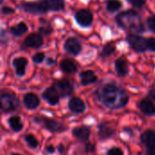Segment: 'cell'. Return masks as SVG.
Returning <instances> with one entry per match:
<instances>
[{"mask_svg": "<svg viewBox=\"0 0 155 155\" xmlns=\"http://www.w3.org/2000/svg\"><path fill=\"white\" fill-rule=\"evenodd\" d=\"M99 96L104 105L113 110L124 107L129 101V96L126 92L120 86L114 84L104 85L100 90Z\"/></svg>", "mask_w": 155, "mask_h": 155, "instance_id": "cell-1", "label": "cell"}, {"mask_svg": "<svg viewBox=\"0 0 155 155\" xmlns=\"http://www.w3.org/2000/svg\"><path fill=\"white\" fill-rule=\"evenodd\" d=\"M117 24L127 30H133L136 33H143L144 26L140 15L133 10H127L120 13L115 18Z\"/></svg>", "mask_w": 155, "mask_h": 155, "instance_id": "cell-2", "label": "cell"}, {"mask_svg": "<svg viewBox=\"0 0 155 155\" xmlns=\"http://www.w3.org/2000/svg\"><path fill=\"white\" fill-rule=\"evenodd\" d=\"M1 110L4 113L15 111L18 105L19 101L16 96L12 93H3L1 94Z\"/></svg>", "mask_w": 155, "mask_h": 155, "instance_id": "cell-3", "label": "cell"}, {"mask_svg": "<svg viewBox=\"0 0 155 155\" xmlns=\"http://www.w3.org/2000/svg\"><path fill=\"white\" fill-rule=\"evenodd\" d=\"M22 8L28 13L31 14H44L48 10L46 4L44 0H40L38 2H27L22 4Z\"/></svg>", "mask_w": 155, "mask_h": 155, "instance_id": "cell-4", "label": "cell"}, {"mask_svg": "<svg viewBox=\"0 0 155 155\" xmlns=\"http://www.w3.org/2000/svg\"><path fill=\"white\" fill-rule=\"evenodd\" d=\"M128 43L130 44L131 47L136 52H144L147 47V40L142 36L136 35H130L127 38Z\"/></svg>", "mask_w": 155, "mask_h": 155, "instance_id": "cell-5", "label": "cell"}, {"mask_svg": "<svg viewBox=\"0 0 155 155\" xmlns=\"http://www.w3.org/2000/svg\"><path fill=\"white\" fill-rule=\"evenodd\" d=\"M42 97L50 105H56L60 100V94L54 86H51V87L46 88L44 91V93L42 94Z\"/></svg>", "mask_w": 155, "mask_h": 155, "instance_id": "cell-6", "label": "cell"}, {"mask_svg": "<svg viewBox=\"0 0 155 155\" xmlns=\"http://www.w3.org/2000/svg\"><path fill=\"white\" fill-rule=\"evenodd\" d=\"M54 87L57 89L59 94L63 97L69 96L74 92V87L67 79H62V80L55 82Z\"/></svg>", "mask_w": 155, "mask_h": 155, "instance_id": "cell-7", "label": "cell"}, {"mask_svg": "<svg viewBox=\"0 0 155 155\" xmlns=\"http://www.w3.org/2000/svg\"><path fill=\"white\" fill-rule=\"evenodd\" d=\"M42 122L44 123L45 127L50 131L51 133L56 134V133H62L66 130V126H64L62 123L55 121L54 119L51 118H43Z\"/></svg>", "mask_w": 155, "mask_h": 155, "instance_id": "cell-8", "label": "cell"}, {"mask_svg": "<svg viewBox=\"0 0 155 155\" xmlns=\"http://www.w3.org/2000/svg\"><path fill=\"white\" fill-rule=\"evenodd\" d=\"M77 23L82 26H89L93 22V15L89 10L82 9L75 14Z\"/></svg>", "mask_w": 155, "mask_h": 155, "instance_id": "cell-9", "label": "cell"}, {"mask_svg": "<svg viewBox=\"0 0 155 155\" xmlns=\"http://www.w3.org/2000/svg\"><path fill=\"white\" fill-rule=\"evenodd\" d=\"M64 49L68 53H70V54H72L74 55H77L82 50V45H81L80 42L76 38L71 37V38H68L65 41Z\"/></svg>", "mask_w": 155, "mask_h": 155, "instance_id": "cell-10", "label": "cell"}, {"mask_svg": "<svg viewBox=\"0 0 155 155\" xmlns=\"http://www.w3.org/2000/svg\"><path fill=\"white\" fill-rule=\"evenodd\" d=\"M72 134L77 140H79L81 142H86V141H88V139L90 137L91 131L88 126L83 125V126L75 127L74 129H73Z\"/></svg>", "mask_w": 155, "mask_h": 155, "instance_id": "cell-11", "label": "cell"}, {"mask_svg": "<svg viewBox=\"0 0 155 155\" xmlns=\"http://www.w3.org/2000/svg\"><path fill=\"white\" fill-rule=\"evenodd\" d=\"M142 143L146 146L147 150L155 149V132L153 130H146L141 135Z\"/></svg>", "mask_w": 155, "mask_h": 155, "instance_id": "cell-12", "label": "cell"}, {"mask_svg": "<svg viewBox=\"0 0 155 155\" xmlns=\"http://www.w3.org/2000/svg\"><path fill=\"white\" fill-rule=\"evenodd\" d=\"M25 45L27 47L31 48H38L43 45L44 40L41 35L39 34H31L29 35L24 41Z\"/></svg>", "mask_w": 155, "mask_h": 155, "instance_id": "cell-13", "label": "cell"}, {"mask_svg": "<svg viewBox=\"0 0 155 155\" xmlns=\"http://www.w3.org/2000/svg\"><path fill=\"white\" fill-rule=\"evenodd\" d=\"M68 107L72 113L74 114H82L85 111V104L84 102L78 97H73L68 104Z\"/></svg>", "mask_w": 155, "mask_h": 155, "instance_id": "cell-14", "label": "cell"}, {"mask_svg": "<svg viewBox=\"0 0 155 155\" xmlns=\"http://www.w3.org/2000/svg\"><path fill=\"white\" fill-rule=\"evenodd\" d=\"M23 102H24V104L25 106L29 109V110H34V109H36L39 104H40V100L38 98V96L33 93H28L26 94L25 96H24V99H23Z\"/></svg>", "mask_w": 155, "mask_h": 155, "instance_id": "cell-15", "label": "cell"}, {"mask_svg": "<svg viewBox=\"0 0 155 155\" xmlns=\"http://www.w3.org/2000/svg\"><path fill=\"white\" fill-rule=\"evenodd\" d=\"M140 110L147 116L155 115V105L149 99H143L138 104Z\"/></svg>", "mask_w": 155, "mask_h": 155, "instance_id": "cell-16", "label": "cell"}, {"mask_svg": "<svg viewBox=\"0 0 155 155\" xmlns=\"http://www.w3.org/2000/svg\"><path fill=\"white\" fill-rule=\"evenodd\" d=\"M99 135L102 139H108L114 134V128L107 123H102L98 126Z\"/></svg>", "mask_w": 155, "mask_h": 155, "instance_id": "cell-17", "label": "cell"}, {"mask_svg": "<svg viewBox=\"0 0 155 155\" xmlns=\"http://www.w3.org/2000/svg\"><path fill=\"white\" fill-rule=\"evenodd\" d=\"M14 67L15 69V73L18 76L25 75V67L27 65V60L25 57H17L13 61Z\"/></svg>", "mask_w": 155, "mask_h": 155, "instance_id": "cell-18", "label": "cell"}, {"mask_svg": "<svg viewBox=\"0 0 155 155\" xmlns=\"http://www.w3.org/2000/svg\"><path fill=\"white\" fill-rule=\"evenodd\" d=\"M115 70L117 74L121 76H125L129 72L128 62L125 57H120L115 61Z\"/></svg>", "mask_w": 155, "mask_h": 155, "instance_id": "cell-19", "label": "cell"}, {"mask_svg": "<svg viewBox=\"0 0 155 155\" xmlns=\"http://www.w3.org/2000/svg\"><path fill=\"white\" fill-rule=\"evenodd\" d=\"M80 79H81V84L83 85H88V84H94V82H96L97 76L95 75L94 71L87 70V71H84L80 74Z\"/></svg>", "mask_w": 155, "mask_h": 155, "instance_id": "cell-20", "label": "cell"}, {"mask_svg": "<svg viewBox=\"0 0 155 155\" xmlns=\"http://www.w3.org/2000/svg\"><path fill=\"white\" fill-rule=\"evenodd\" d=\"M8 124L11 130L15 133H18L23 130L24 124L21 121V118L18 115H13L8 118Z\"/></svg>", "mask_w": 155, "mask_h": 155, "instance_id": "cell-21", "label": "cell"}, {"mask_svg": "<svg viewBox=\"0 0 155 155\" xmlns=\"http://www.w3.org/2000/svg\"><path fill=\"white\" fill-rule=\"evenodd\" d=\"M60 67L61 69L68 74L71 73H74L77 70V65L74 63V61L71 60V59H64L61 61L60 63Z\"/></svg>", "mask_w": 155, "mask_h": 155, "instance_id": "cell-22", "label": "cell"}, {"mask_svg": "<svg viewBox=\"0 0 155 155\" xmlns=\"http://www.w3.org/2000/svg\"><path fill=\"white\" fill-rule=\"evenodd\" d=\"M46 4L48 10L51 11H58L62 10L64 7V0H44Z\"/></svg>", "mask_w": 155, "mask_h": 155, "instance_id": "cell-23", "label": "cell"}, {"mask_svg": "<svg viewBox=\"0 0 155 155\" xmlns=\"http://www.w3.org/2000/svg\"><path fill=\"white\" fill-rule=\"evenodd\" d=\"M26 31H27V25L23 22H20L19 24L11 27V33L15 36H21L25 33H26Z\"/></svg>", "mask_w": 155, "mask_h": 155, "instance_id": "cell-24", "label": "cell"}, {"mask_svg": "<svg viewBox=\"0 0 155 155\" xmlns=\"http://www.w3.org/2000/svg\"><path fill=\"white\" fill-rule=\"evenodd\" d=\"M106 6H107L108 11L115 12L118 9H120V7L122 6V3L120 0H107Z\"/></svg>", "mask_w": 155, "mask_h": 155, "instance_id": "cell-25", "label": "cell"}, {"mask_svg": "<svg viewBox=\"0 0 155 155\" xmlns=\"http://www.w3.org/2000/svg\"><path fill=\"white\" fill-rule=\"evenodd\" d=\"M114 51H115V47H114V45H112V44H106L104 47H103V50H102V52H101V57H103V58H105V57H107V56H109V55H111L112 54H114Z\"/></svg>", "mask_w": 155, "mask_h": 155, "instance_id": "cell-26", "label": "cell"}, {"mask_svg": "<svg viewBox=\"0 0 155 155\" xmlns=\"http://www.w3.org/2000/svg\"><path fill=\"white\" fill-rule=\"evenodd\" d=\"M25 140L27 145L29 146V148H31V149H35L38 146V141L32 134H27L25 136Z\"/></svg>", "mask_w": 155, "mask_h": 155, "instance_id": "cell-27", "label": "cell"}, {"mask_svg": "<svg viewBox=\"0 0 155 155\" xmlns=\"http://www.w3.org/2000/svg\"><path fill=\"white\" fill-rule=\"evenodd\" d=\"M107 155H124V152L119 147H112L108 150Z\"/></svg>", "mask_w": 155, "mask_h": 155, "instance_id": "cell-28", "label": "cell"}, {"mask_svg": "<svg viewBox=\"0 0 155 155\" xmlns=\"http://www.w3.org/2000/svg\"><path fill=\"white\" fill-rule=\"evenodd\" d=\"M147 25L151 31L155 33V15H152L147 19Z\"/></svg>", "mask_w": 155, "mask_h": 155, "instance_id": "cell-29", "label": "cell"}, {"mask_svg": "<svg viewBox=\"0 0 155 155\" xmlns=\"http://www.w3.org/2000/svg\"><path fill=\"white\" fill-rule=\"evenodd\" d=\"M129 2L137 8H142L145 5V0H129Z\"/></svg>", "mask_w": 155, "mask_h": 155, "instance_id": "cell-30", "label": "cell"}, {"mask_svg": "<svg viewBox=\"0 0 155 155\" xmlns=\"http://www.w3.org/2000/svg\"><path fill=\"white\" fill-rule=\"evenodd\" d=\"M44 59H45V54H43V53H37L33 57L34 62L35 63H38V64L39 63H42L44 61Z\"/></svg>", "mask_w": 155, "mask_h": 155, "instance_id": "cell-31", "label": "cell"}, {"mask_svg": "<svg viewBox=\"0 0 155 155\" xmlns=\"http://www.w3.org/2000/svg\"><path fill=\"white\" fill-rule=\"evenodd\" d=\"M147 47L151 51L155 52V38H149V39H147Z\"/></svg>", "mask_w": 155, "mask_h": 155, "instance_id": "cell-32", "label": "cell"}, {"mask_svg": "<svg viewBox=\"0 0 155 155\" xmlns=\"http://www.w3.org/2000/svg\"><path fill=\"white\" fill-rule=\"evenodd\" d=\"M14 12H15V10L12 9L11 7H8V6H4V7L2 8V13H3L4 15L12 14V13H14Z\"/></svg>", "mask_w": 155, "mask_h": 155, "instance_id": "cell-33", "label": "cell"}, {"mask_svg": "<svg viewBox=\"0 0 155 155\" xmlns=\"http://www.w3.org/2000/svg\"><path fill=\"white\" fill-rule=\"evenodd\" d=\"M94 151V145L93 143H87V144H86V152L87 153H92Z\"/></svg>", "mask_w": 155, "mask_h": 155, "instance_id": "cell-34", "label": "cell"}, {"mask_svg": "<svg viewBox=\"0 0 155 155\" xmlns=\"http://www.w3.org/2000/svg\"><path fill=\"white\" fill-rule=\"evenodd\" d=\"M45 150H46V152H47L48 153H54V151H55V149H54V147L53 145H47V146L45 147Z\"/></svg>", "mask_w": 155, "mask_h": 155, "instance_id": "cell-35", "label": "cell"}, {"mask_svg": "<svg viewBox=\"0 0 155 155\" xmlns=\"http://www.w3.org/2000/svg\"><path fill=\"white\" fill-rule=\"evenodd\" d=\"M149 96L155 101V89H153V90H151L150 92H149Z\"/></svg>", "mask_w": 155, "mask_h": 155, "instance_id": "cell-36", "label": "cell"}, {"mask_svg": "<svg viewBox=\"0 0 155 155\" xmlns=\"http://www.w3.org/2000/svg\"><path fill=\"white\" fill-rule=\"evenodd\" d=\"M58 151H59V153H64V145H63V144H60V145L58 146Z\"/></svg>", "mask_w": 155, "mask_h": 155, "instance_id": "cell-37", "label": "cell"}, {"mask_svg": "<svg viewBox=\"0 0 155 155\" xmlns=\"http://www.w3.org/2000/svg\"><path fill=\"white\" fill-rule=\"evenodd\" d=\"M40 31H41V32H45V33H46V32H45V31H46V30H45V28H40ZM50 32H52V29H49V31L47 32V34H49Z\"/></svg>", "mask_w": 155, "mask_h": 155, "instance_id": "cell-38", "label": "cell"}, {"mask_svg": "<svg viewBox=\"0 0 155 155\" xmlns=\"http://www.w3.org/2000/svg\"><path fill=\"white\" fill-rule=\"evenodd\" d=\"M12 155H21V154H19V153H14V154H12Z\"/></svg>", "mask_w": 155, "mask_h": 155, "instance_id": "cell-39", "label": "cell"}]
</instances>
